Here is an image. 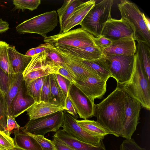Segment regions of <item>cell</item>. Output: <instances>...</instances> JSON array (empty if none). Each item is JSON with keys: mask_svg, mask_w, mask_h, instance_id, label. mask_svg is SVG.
Masks as SVG:
<instances>
[{"mask_svg": "<svg viewBox=\"0 0 150 150\" xmlns=\"http://www.w3.org/2000/svg\"><path fill=\"white\" fill-rule=\"evenodd\" d=\"M12 1L14 6L13 10H21L23 11L25 9L33 11L36 9L41 2L40 0H13Z\"/></svg>", "mask_w": 150, "mask_h": 150, "instance_id": "1f68e13d", "label": "cell"}, {"mask_svg": "<svg viewBox=\"0 0 150 150\" xmlns=\"http://www.w3.org/2000/svg\"><path fill=\"white\" fill-rule=\"evenodd\" d=\"M9 26L8 22L0 18V33L6 32L9 29Z\"/></svg>", "mask_w": 150, "mask_h": 150, "instance_id": "bcb514c9", "label": "cell"}, {"mask_svg": "<svg viewBox=\"0 0 150 150\" xmlns=\"http://www.w3.org/2000/svg\"><path fill=\"white\" fill-rule=\"evenodd\" d=\"M64 111H61L33 120H29L22 128L27 132L44 136L50 132H56L62 127Z\"/></svg>", "mask_w": 150, "mask_h": 150, "instance_id": "9c48e42d", "label": "cell"}, {"mask_svg": "<svg viewBox=\"0 0 150 150\" xmlns=\"http://www.w3.org/2000/svg\"></svg>", "mask_w": 150, "mask_h": 150, "instance_id": "f5cc1de1", "label": "cell"}, {"mask_svg": "<svg viewBox=\"0 0 150 150\" xmlns=\"http://www.w3.org/2000/svg\"><path fill=\"white\" fill-rule=\"evenodd\" d=\"M120 148V150H146L140 147L132 138L124 140Z\"/></svg>", "mask_w": 150, "mask_h": 150, "instance_id": "ab89813d", "label": "cell"}, {"mask_svg": "<svg viewBox=\"0 0 150 150\" xmlns=\"http://www.w3.org/2000/svg\"><path fill=\"white\" fill-rule=\"evenodd\" d=\"M35 103L33 98L27 92L24 80L11 103L8 115L17 117L26 111Z\"/></svg>", "mask_w": 150, "mask_h": 150, "instance_id": "2e32d148", "label": "cell"}, {"mask_svg": "<svg viewBox=\"0 0 150 150\" xmlns=\"http://www.w3.org/2000/svg\"><path fill=\"white\" fill-rule=\"evenodd\" d=\"M46 77H41L31 81L25 83L27 92L33 98L35 103L41 101L42 88Z\"/></svg>", "mask_w": 150, "mask_h": 150, "instance_id": "f546056e", "label": "cell"}, {"mask_svg": "<svg viewBox=\"0 0 150 150\" xmlns=\"http://www.w3.org/2000/svg\"><path fill=\"white\" fill-rule=\"evenodd\" d=\"M14 74L6 73L0 67V90L4 96L8 91Z\"/></svg>", "mask_w": 150, "mask_h": 150, "instance_id": "d590c367", "label": "cell"}, {"mask_svg": "<svg viewBox=\"0 0 150 150\" xmlns=\"http://www.w3.org/2000/svg\"><path fill=\"white\" fill-rule=\"evenodd\" d=\"M50 99V75L46 76L42 87L41 101L48 102Z\"/></svg>", "mask_w": 150, "mask_h": 150, "instance_id": "74e56055", "label": "cell"}, {"mask_svg": "<svg viewBox=\"0 0 150 150\" xmlns=\"http://www.w3.org/2000/svg\"><path fill=\"white\" fill-rule=\"evenodd\" d=\"M61 105L51 102L35 103L26 111L30 120L42 117L59 111L65 110Z\"/></svg>", "mask_w": 150, "mask_h": 150, "instance_id": "ffe728a7", "label": "cell"}, {"mask_svg": "<svg viewBox=\"0 0 150 150\" xmlns=\"http://www.w3.org/2000/svg\"><path fill=\"white\" fill-rule=\"evenodd\" d=\"M58 50L72 57L86 60H93L100 58L102 52L97 47H74L54 46Z\"/></svg>", "mask_w": 150, "mask_h": 150, "instance_id": "e0dca14e", "label": "cell"}, {"mask_svg": "<svg viewBox=\"0 0 150 150\" xmlns=\"http://www.w3.org/2000/svg\"><path fill=\"white\" fill-rule=\"evenodd\" d=\"M76 150H106L103 140L98 146L80 141L63 129H59L54 135Z\"/></svg>", "mask_w": 150, "mask_h": 150, "instance_id": "44dd1931", "label": "cell"}, {"mask_svg": "<svg viewBox=\"0 0 150 150\" xmlns=\"http://www.w3.org/2000/svg\"><path fill=\"white\" fill-rule=\"evenodd\" d=\"M65 109V110L75 119L78 118L79 115L68 96L66 99Z\"/></svg>", "mask_w": 150, "mask_h": 150, "instance_id": "f6af8a7d", "label": "cell"}, {"mask_svg": "<svg viewBox=\"0 0 150 150\" xmlns=\"http://www.w3.org/2000/svg\"><path fill=\"white\" fill-rule=\"evenodd\" d=\"M106 82L100 78L91 76L74 84L91 100L101 99L106 91Z\"/></svg>", "mask_w": 150, "mask_h": 150, "instance_id": "5bb4252c", "label": "cell"}, {"mask_svg": "<svg viewBox=\"0 0 150 150\" xmlns=\"http://www.w3.org/2000/svg\"><path fill=\"white\" fill-rule=\"evenodd\" d=\"M68 96L80 118L86 120L93 116L94 101L72 83L70 85Z\"/></svg>", "mask_w": 150, "mask_h": 150, "instance_id": "7c38bea8", "label": "cell"}, {"mask_svg": "<svg viewBox=\"0 0 150 150\" xmlns=\"http://www.w3.org/2000/svg\"><path fill=\"white\" fill-rule=\"evenodd\" d=\"M8 57L14 74H23L33 56H26L18 52L15 47L9 45L7 48Z\"/></svg>", "mask_w": 150, "mask_h": 150, "instance_id": "7402d4cb", "label": "cell"}, {"mask_svg": "<svg viewBox=\"0 0 150 150\" xmlns=\"http://www.w3.org/2000/svg\"><path fill=\"white\" fill-rule=\"evenodd\" d=\"M77 123L88 132L96 136H105L110 134V132L96 121L87 119L78 120Z\"/></svg>", "mask_w": 150, "mask_h": 150, "instance_id": "484cf974", "label": "cell"}, {"mask_svg": "<svg viewBox=\"0 0 150 150\" xmlns=\"http://www.w3.org/2000/svg\"><path fill=\"white\" fill-rule=\"evenodd\" d=\"M35 54V48H33L28 50L26 52L25 55L29 56H33Z\"/></svg>", "mask_w": 150, "mask_h": 150, "instance_id": "681fc988", "label": "cell"}, {"mask_svg": "<svg viewBox=\"0 0 150 150\" xmlns=\"http://www.w3.org/2000/svg\"><path fill=\"white\" fill-rule=\"evenodd\" d=\"M57 16L54 10L45 13L24 21L16 26V30L20 34H37L45 38L57 25Z\"/></svg>", "mask_w": 150, "mask_h": 150, "instance_id": "5b68a950", "label": "cell"}, {"mask_svg": "<svg viewBox=\"0 0 150 150\" xmlns=\"http://www.w3.org/2000/svg\"><path fill=\"white\" fill-rule=\"evenodd\" d=\"M0 150H1L0 149Z\"/></svg>", "mask_w": 150, "mask_h": 150, "instance_id": "816d5d0a", "label": "cell"}, {"mask_svg": "<svg viewBox=\"0 0 150 150\" xmlns=\"http://www.w3.org/2000/svg\"><path fill=\"white\" fill-rule=\"evenodd\" d=\"M47 48L45 50L48 58L57 65L63 67L69 71V69L64 63L62 58L56 50L54 45L52 44L47 43Z\"/></svg>", "mask_w": 150, "mask_h": 150, "instance_id": "d6a6232c", "label": "cell"}, {"mask_svg": "<svg viewBox=\"0 0 150 150\" xmlns=\"http://www.w3.org/2000/svg\"><path fill=\"white\" fill-rule=\"evenodd\" d=\"M21 128L37 141L42 150H56L52 140L46 138L43 135L35 134L30 133L25 131L22 127Z\"/></svg>", "mask_w": 150, "mask_h": 150, "instance_id": "e575fe53", "label": "cell"}, {"mask_svg": "<svg viewBox=\"0 0 150 150\" xmlns=\"http://www.w3.org/2000/svg\"><path fill=\"white\" fill-rule=\"evenodd\" d=\"M117 5L121 19L128 22L134 31V40L145 43L150 47V31L144 23L142 12L137 5L126 0L120 1Z\"/></svg>", "mask_w": 150, "mask_h": 150, "instance_id": "3957f363", "label": "cell"}, {"mask_svg": "<svg viewBox=\"0 0 150 150\" xmlns=\"http://www.w3.org/2000/svg\"><path fill=\"white\" fill-rule=\"evenodd\" d=\"M95 3V0H90L83 2L78 6L60 28V33L68 32L76 26L80 25L86 15Z\"/></svg>", "mask_w": 150, "mask_h": 150, "instance_id": "d6986e66", "label": "cell"}, {"mask_svg": "<svg viewBox=\"0 0 150 150\" xmlns=\"http://www.w3.org/2000/svg\"><path fill=\"white\" fill-rule=\"evenodd\" d=\"M50 99L51 102L61 105L65 110L66 99L58 84L56 74L50 75Z\"/></svg>", "mask_w": 150, "mask_h": 150, "instance_id": "4316f807", "label": "cell"}, {"mask_svg": "<svg viewBox=\"0 0 150 150\" xmlns=\"http://www.w3.org/2000/svg\"><path fill=\"white\" fill-rule=\"evenodd\" d=\"M24 81L23 74H15L13 75L8 91L4 96L8 105V113L11 103Z\"/></svg>", "mask_w": 150, "mask_h": 150, "instance_id": "f1b7e54d", "label": "cell"}, {"mask_svg": "<svg viewBox=\"0 0 150 150\" xmlns=\"http://www.w3.org/2000/svg\"><path fill=\"white\" fill-rule=\"evenodd\" d=\"M55 48L62 58L71 74L76 78L77 81L83 80L91 76L100 78L95 72L86 67L76 58L61 52Z\"/></svg>", "mask_w": 150, "mask_h": 150, "instance_id": "ac0fdd59", "label": "cell"}, {"mask_svg": "<svg viewBox=\"0 0 150 150\" xmlns=\"http://www.w3.org/2000/svg\"><path fill=\"white\" fill-rule=\"evenodd\" d=\"M83 2L80 0H65L62 7L57 9L60 28L70 17L75 9Z\"/></svg>", "mask_w": 150, "mask_h": 150, "instance_id": "d4e9b609", "label": "cell"}, {"mask_svg": "<svg viewBox=\"0 0 150 150\" xmlns=\"http://www.w3.org/2000/svg\"><path fill=\"white\" fill-rule=\"evenodd\" d=\"M61 67L50 60L45 51L33 56L23 73L24 80L27 83L51 74H57Z\"/></svg>", "mask_w": 150, "mask_h": 150, "instance_id": "52a82bcc", "label": "cell"}, {"mask_svg": "<svg viewBox=\"0 0 150 150\" xmlns=\"http://www.w3.org/2000/svg\"><path fill=\"white\" fill-rule=\"evenodd\" d=\"M56 76L58 84L64 97L66 99L71 83L60 74H56Z\"/></svg>", "mask_w": 150, "mask_h": 150, "instance_id": "f35d334b", "label": "cell"}, {"mask_svg": "<svg viewBox=\"0 0 150 150\" xmlns=\"http://www.w3.org/2000/svg\"><path fill=\"white\" fill-rule=\"evenodd\" d=\"M136 47L137 52L147 77L150 81V47L145 43L138 41Z\"/></svg>", "mask_w": 150, "mask_h": 150, "instance_id": "83f0119b", "label": "cell"}, {"mask_svg": "<svg viewBox=\"0 0 150 150\" xmlns=\"http://www.w3.org/2000/svg\"><path fill=\"white\" fill-rule=\"evenodd\" d=\"M142 16L144 23L148 30L150 31V19L146 17L144 13L142 12Z\"/></svg>", "mask_w": 150, "mask_h": 150, "instance_id": "c3c4849f", "label": "cell"}, {"mask_svg": "<svg viewBox=\"0 0 150 150\" xmlns=\"http://www.w3.org/2000/svg\"><path fill=\"white\" fill-rule=\"evenodd\" d=\"M113 0H103L95 4L82 21L80 25L95 38L101 36L104 27L111 18V9Z\"/></svg>", "mask_w": 150, "mask_h": 150, "instance_id": "277c9868", "label": "cell"}, {"mask_svg": "<svg viewBox=\"0 0 150 150\" xmlns=\"http://www.w3.org/2000/svg\"><path fill=\"white\" fill-rule=\"evenodd\" d=\"M62 127L63 130L78 139L94 146H98L104 137L88 132L77 123L76 119L71 115L64 112Z\"/></svg>", "mask_w": 150, "mask_h": 150, "instance_id": "8fae6325", "label": "cell"}, {"mask_svg": "<svg viewBox=\"0 0 150 150\" xmlns=\"http://www.w3.org/2000/svg\"><path fill=\"white\" fill-rule=\"evenodd\" d=\"M52 141L56 150H76L54 135Z\"/></svg>", "mask_w": 150, "mask_h": 150, "instance_id": "7bdbcfd3", "label": "cell"}, {"mask_svg": "<svg viewBox=\"0 0 150 150\" xmlns=\"http://www.w3.org/2000/svg\"><path fill=\"white\" fill-rule=\"evenodd\" d=\"M13 132L16 146L25 150H42L37 141L21 127Z\"/></svg>", "mask_w": 150, "mask_h": 150, "instance_id": "cb8c5ba5", "label": "cell"}, {"mask_svg": "<svg viewBox=\"0 0 150 150\" xmlns=\"http://www.w3.org/2000/svg\"><path fill=\"white\" fill-rule=\"evenodd\" d=\"M125 105V121L120 137L130 139L139 123V113L142 107L140 103L127 93Z\"/></svg>", "mask_w": 150, "mask_h": 150, "instance_id": "30bf717a", "label": "cell"}, {"mask_svg": "<svg viewBox=\"0 0 150 150\" xmlns=\"http://www.w3.org/2000/svg\"><path fill=\"white\" fill-rule=\"evenodd\" d=\"M107 62L111 75L117 84L122 85L128 82L133 73L134 55H105L102 54Z\"/></svg>", "mask_w": 150, "mask_h": 150, "instance_id": "ba28073f", "label": "cell"}, {"mask_svg": "<svg viewBox=\"0 0 150 150\" xmlns=\"http://www.w3.org/2000/svg\"><path fill=\"white\" fill-rule=\"evenodd\" d=\"M94 38L87 31L79 28L66 32L59 33L55 35L47 36L44 38V41L51 43L54 46L74 47H96Z\"/></svg>", "mask_w": 150, "mask_h": 150, "instance_id": "8992f818", "label": "cell"}, {"mask_svg": "<svg viewBox=\"0 0 150 150\" xmlns=\"http://www.w3.org/2000/svg\"><path fill=\"white\" fill-rule=\"evenodd\" d=\"M57 74H60L69 80L71 83L74 84L77 81L76 78L64 68L61 67L58 69Z\"/></svg>", "mask_w": 150, "mask_h": 150, "instance_id": "ee69618b", "label": "cell"}, {"mask_svg": "<svg viewBox=\"0 0 150 150\" xmlns=\"http://www.w3.org/2000/svg\"><path fill=\"white\" fill-rule=\"evenodd\" d=\"M47 43L41 44L38 47L35 48V54L40 53L45 51L46 48Z\"/></svg>", "mask_w": 150, "mask_h": 150, "instance_id": "7dc6e473", "label": "cell"}, {"mask_svg": "<svg viewBox=\"0 0 150 150\" xmlns=\"http://www.w3.org/2000/svg\"><path fill=\"white\" fill-rule=\"evenodd\" d=\"M134 31L127 21L111 18L105 23L101 35L111 41L124 37L134 36Z\"/></svg>", "mask_w": 150, "mask_h": 150, "instance_id": "4fadbf2b", "label": "cell"}, {"mask_svg": "<svg viewBox=\"0 0 150 150\" xmlns=\"http://www.w3.org/2000/svg\"><path fill=\"white\" fill-rule=\"evenodd\" d=\"M20 128L19 125L16 122L15 117L8 115L7 120L6 129L5 133L10 136L11 131L13 130L19 129Z\"/></svg>", "mask_w": 150, "mask_h": 150, "instance_id": "b9f144b4", "label": "cell"}, {"mask_svg": "<svg viewBox=\"0 0 150 150\" xmlns=\"http://www.w3.org/2000/svg\"><path fill=\"white\" fill-rule=\"evenodd\" d=\"M9 45L4 41H0V67L6 73L13 74L14 73L8 53L7 48Z\"/></svg>", "mask_w": 150, "mask_h": 150, "instance_id": "4dcf8cb0", "label": "cell"}, {"mask_svg": "<svg viewBox=\"0 0 150 150\" xmlns=\"http://www.w3.org/2000/svg\"><path fill=\"white\" fill-rule=\"evenodd\" d=\"M117 85L140 103L142 107L150 110V81L137 52L134 55V68L130 79L124 84Z\"/></svg>", "mask_w": 150, "mask_h": 150, "instance_id": "7a4b0ae2", "label": "cell"}, {"mask_svg": "<svg viewBox=\"0 0 150 150\" xmlns=\"http://www.w3.org/2000/svg\"><path fill=\"white\" fill-rule=\"evenodd\" d=\"M76 58L86 67L95 72L103 80L107 82L111 77L109 68L102 54L100 58L93 60Z\"/></svg>", "mask_w": 150, "mask_h": 150, "instance_id": "603a6c76", "label": "cell"}, {"mask_svg": "<svg viewBox=\"0 0 150 150\" xmlns=\"http://www.w3.org/2000/svg\"><path fill=\"white\" fill-rule=\"evenodd\" d=\"M137 51L133 36L112 41L111 44L104 49L102 54L105 55L134 56Z\"/></svg>", "mask_w": 150, "mask_h": 150, "instance_id": "9a60e30c", "label": "cell"}, {"mask_svg": "<svg viewBox=\"0 0 150 150\" xmlns=\"http://www.w3.org/2000/svg\"><path fill=\"white\" fill-rule=\"evenodd\" d=\"M9 150H25L15 145L11 149Z\"/></svg>", "mask_w": 150, "mask_h": 150, "instance_id": "f907efd6", "label": "cell"}, {"mask_svg": "<svg viewBox=\"0 0 150 150\" xmlns=\"http://www.w3.org/2000/svg\"><path fill=\"white\" fill-rule=\"evenodd\" d=\"M8 106L4 95L0 90V130L4 132L6 129Z\"/></svg>", "mask_w": 150, "mask_h": 150, "instance_id": "836d02e7", "label": "cell"}, {"mask_svg": "<svg viewBox=\"0 0 150 150\" xmlns=\"http://www.w3.org/2000/svg\"><path fill=\"white\" fill-rule=\"evenodd\" d=\"M126 93L117 85L106 98L94 105L93 115L96 121L110 132L120 137L125 121V101Z\"/></svg>", "mask_w": 150, "mask_h": 150, "instance_id": "6da1fadb", "label": "cell"}, {"mask_svg": "<svg viewBox=\"0 0 150 150\" xmlns=\"http://www.w3.org/2000/svg\"><path fill=\"white\" fill-rule=\"evenodd\" d=\"M15 146L14 139L0 130V149L9 150Z\"/></svg>", "mask_w": 150, "mask_h": 150, "instance_id": "8d00e7d4", "label": "cell"}, {"mask_svg": "<svg viewBox=\"0 0 150 150\" xmlns=\"http://www.w3.org/2000/svg\"><path fill=\"white\" fill-rule=\"evenodd\" d=\"M94 41L96 46L102 51L105 48L110 46L112 41L101 35L99 38H94Z\"/></svg>", "mask_w": 150, "mask_h": 150, "instance_id": "60d3db41", "label": "cell"}]
</instances>
